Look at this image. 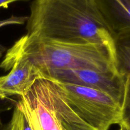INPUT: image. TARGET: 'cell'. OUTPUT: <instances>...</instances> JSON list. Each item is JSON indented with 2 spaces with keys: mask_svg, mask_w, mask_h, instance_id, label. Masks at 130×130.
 I'll list each match as a JSON object with an SVG mask.
<instances>
[{
  "mask_svg": "<svg viewBox=\"0 0 130 130\" xmlns=\"http://www.w3.org/2000/svg\"><path fill=\"white\" fill-rule=\"evenodd\" d=\"M114 41L117 71L126 81L130 78V30L116 34Z\"/></svg>",
  "mask_w": 130,
  "mask_h": 130,
  "instance_id": "obj_9",
  "label": "cell"
},
{
  "mask_svg": "<svg viewBox=\"0 0 130 130\" xmlns=\"http://www.w3.org/2000/svg\"><path fill=\"white\" fill-rule=\"evenodd\" d=\"M46 81L62 130H97L81 119L62 99L50 82L46 79Z\"/></svg>",
  "mask_w": 130,
  "mask_h": 130,
  "instance_id": "obj_7",
  "label": "cell"
},
{
  "mask_svg": "<svg viewBox=\"0 0 130 130\" xmlns=\"http://www.w3.org/2000/svg\"><path fill=\"white\" fill-rule=\"evenodd\" d=\"M26 24L29 36L104 46L114 53V34L100 0H36Z\"/></svg>",
  "mask_w": 130,
  "mask_h": 130,
  "instance_id": "obj_1",
  "label": "cell"
},
{
  "mask_svg": "<svg viewBox=\"0 0 130 130\" xmlns=\"http://www.w3.org/2000/svg\"><path fill=\"white\" fill-rule=\"evenodd\" d=\"M103 11L115 36L130 30V0H100Z\"/></svg>",
  "mask_w": 130,
  "mask_h": 130,
  "instance_id": "obj_8",
  "label": "cell"
},
{
  "mask_svg": "<svg viewBox=\"0 0 130 130\" xmlns=\"http://www.w3.org/2000/svg\"><path fill=\"white\" fill-rule=\"evenodd\" d=\"M27 19L28 17H17L13 15L8 19L0 20V28L10 25H22L27 22ZM5 50V48L0 44V57L2 56Z\"/></svg>",
  "mask_w": 130,
  "mask_h": 130,
  "instance_id": "obj_12",
  "label": "cell"
},
{
  "mask_svg": "<svg viewBox=\"0 0 130 130\" xmlns=\"http://www.w3.org/2000/svg\"><path fill=\"white\" fill-rule=\"evenodd\" d=\"M48 81L71 109L93 128L109 130L122 123L121 104L107 94L78 85Z\"/></svg>",
  "mask_w": 130,
  "mask_h": 130,
  "instance_id": "obj_3",
  "label": "cell"
},
{
  "mask_svg": "<svg viewBox=\"0 0 130 130\" xmlns=\"http://www.w3.org/2000/svg\"><path fill=\"white\" fill-rule=\"evenodd\" d=\"M8 74L0 76V96L4 99L8 96H25L40 79L38 69L26 58H18L6 68Z\"/></svg>",
  "mask_w": 130,
  "mask_h": 130,
  "instance_id": "obj_5",
  "label": "cell"
},
{
  "mask_svg": "<svg viewBox=\"0 0 130 130\" xmlns=\"http://www.w3.org/2000/svg\"><path fill=\"white\" fill-rule=\"evenodd\" d=\"M23 116V112L22 110L19 102L15 104L14 110L13 112L12 117L10 121V130H20L21 127V120Z\"/></svg>",
  "mask_w": 130,
  "mask_h": 130,
  "instance_id": "obj_13",
  "label": "cell"
},
{
  "mask_svg": "<svg viewBox=\"0 0 130 130\" xmlns=\"http://www.w3.org/2000/svg\"><path fill=\"white\" fill-rule=\"evenodd\" d=\"M40 79L92 88L107 94L121 104L125 81L118 73L90 69H48L39 72Z\"/></svg>",
  "mask_w": 130,
  "mask_h": 130,
  "instance_id": "obj_4",
  "label": "cell"
},
{
  "mask_svg": "<svg viewBox=\"0 0 130 130\" xmlns=\"http://www.w3.org/2000/svg\"><path fill=\"white\" fill-rule=\"evenodd\" d=\"M121 109L122 123L130 128V78L125 81V88Z\"/></svg>",
  "mask_w": 130,
  "mask_h": 130,
  "instance_id": "obj_11",
  "label": "cell"
},
{
  "mask_svg": "<svg viewBox=\"0 0 130 130\" xmlns=\"http://www.w3.org/2000/svg\"><path fill=\"white\" fill-rule=\"evenodd\" d=\"M5 110V109L0 107V130H10V122L8 123H4L1 119V113Z\"/></svg>",
  "mask_w": 130,
  "mask_h": 130,
  "instance_id": "obj_15",
  "label": "cell"
},
{
  "mask_svg": "<svg viewBox=\"0 0 130 130\" xmlns=\"http://www.w3.org/2000/svg\"><path fill=\"white\" fill-rule=\"evenodd\" d=\"M23 96L36 114L42 129L62 130L45 79H38L31 90Z\"/></svg>",
  "mask_w": 130,
  "mask_h": 130,
  "instance_id": "obj_6",
  "label": "cell"
},
{
  "mask_svg": "<svg viewBox=\"0 0 130 130\" xmlns=\"http://www.w3.org/2000/svg\"><path fill=\"white\" fill-rule=\"evenodd\" d=\"M3 100V98L1 97V96H0V100Z\"/></svg>",
  "mask_w": 130,
  "mask_h": 130,
  "instance_id": "obj_18",
  "label": "cell"
},
{
  "mask_svg": "<svg viewBox=\"0 0 130 130\" xmlns=\"http://www.w3.org/2000/svg\"><path fill=\"white\" fill-rule=\"evenodd\" d=\"M18 58H26L39 72L48 69H90L118 73L115 56L109 48L93 43H74L41 39L25 34L8 50L0 68Z\"/></svg>",
  "mask_w": 130,
  "mask_h": 130,
  "instance_id": "obj_2",
  "label": "cell"
},
{
  "mask_svg": "<svg viewBox=\"0 0 130 130\" xmlns=\"http://www.w3.org/2000/svg\"><path fill=\"white\" fill-rule=\"evenodd\" d=\"M16 0H0V8H7L11 3L16 2Z\"/></svg>",
  "mask_w": 130,
  "mask_h": 130,
  "instance_id": "obj_16",
  "label": "cell"
},
{
  "mask_svg": "<svg viewBox=\"0 0 130 130\" xmlns=\"http://www.w3.org/2000/svg\"><path fill=\"white\" fill-rule=\"evenodd\" d=\"M18 102L20 104L22 110L26 119H27L32 129L43 130L40 125L39 120H38L36 114L33 110L32 107L30 105V104L25 100V98L24 96H21L20 99Z\"/></svg>",
  "mask_w": 130,
  "mask_h": 130,
  "instance_id": "obj_10",
  "label": "cell"
},
{
  "mask_svg": "<svg viewBox=\"0 0 130 130\" xmlns=\"http://www.w3.org/2000/svg\"><path fill=\"white\" fill-rule=\"evenodd\" d=\"M119 129L118 130H130V128L124 123H121L119 124Z\"/></svg>",
  "mask_w": 130,
  "mask_h": 130,
  "instance_id": "obj_17",
  "label": "cell"
},
{
  "mask_svg": "<svg viewBox=\"0 0 130 130\" xmlns=\"http://www.w3.org/2000/svg\"><path fill=\"white\" fill-rule=\"evenodd\" d=\"M20 130H32L31 127H30V124H29V122H28L27 119L25 118L24 112H23V116L21 120V127H20Z\"/></svg>",
  "mask_w": 130,
  "mask_h": 130,
  "instance_id": "obj_14",
  "label": "cell"
}]
</instances>
